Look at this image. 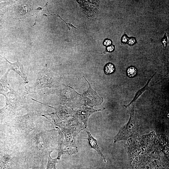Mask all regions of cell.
Returning <instances> with one entry per match:
<instances>
[{"mask_svg":"<svg viewBox=\"0 0 169 169\" xmlns=\"http://www.w3.org/2000/svg\"><path fill=\"white\" fill-rule=\"evenodd\" d=\"M6 105L5 111L13 115L22 109L27 107L24 94L15 91L13 89L5 96Z\"/></svg>","mask_w":169,"mask_h":169,"instance_id":"1","label":"cell"},{"mask_svg":"<svg viewBox=\"0 0 169 169\" xmlns=\"http://www.w3.org/2000/svg\"><path fill=\"white\" fill-rule=\"evenodd\" d=\"M139 131V125L134 109L130 114L128 122L119 130L114 138V142H117L127 139L135 136Z\"/></svg>","mask_w":169,"mask_h":169,"instance_id":"2","label":"cell"},{"mask_svg":"<svg viewBox=\"0 0 169 169\" xmlns=\"http://www.w3.org/2000/svg\"><path fill=\"white\" fill-rule=\"evenodd\" d=\"M92 90V89L90 86L87 91L85 93L90 97L84 94V98L85 97V99H85L87 101L86 103L92 106L100 104L103 101V98L99 97L97 93L93 90L91 94Z\"/></svg>","mask_w":169,"mask_h":169,"instance_id":"3","label":"cell"},{"mask_svg":"<svg viewBox=\"0 0 169 169\" xmlns=\"http://www.w3.org/2000/svg\"><path fill=\"white\" fill-rule=\"evenodd\" d=\"M0 56L4 59L9 64L10 66L9 69L13 70L20 75L23 79L25 84L28 83L29 82L27 76L24 73L23 67V64L18 61L12 63L9 61L6 58L3 57L0 55Z\"/></svg>","mask_w":169,"mask_h":169,"instance_id":"4","label":"cell"},{"mask_svg":"<svg viewBox=\"0 0 169 169\" xmlns=\"http://www.w3.org/2000/svg\"><path fill=\"white\" fill-rule=\"evenodd\" d=\"M10 71L8 69L0 79V94L4 96L13 89L10 86L8 80V75Z\"/></svg>","mask_w":169,"mask_h":169,"instance_id":"5","label":"cell"},{"mask_svg":"<svg viewBox=\"0 0 169 169\" xmlns=\"http://www.w3.org/2000/svg\"><path fill=\"white\" fill-rule=\"evenodd\" d=\"M88 134L87 138H84L88 140L89 143L92 148L95 150L97 153L100 155L103 158L105 162H106L105 158L102 153L100 148L98 145L97 140L95 139L88 131H86Z\"/></svg>","mask_w":169,"mask_h":169,"instance_id":"6","label":"cell"},{"mask_svg":"<svg viewBox=\"0 0 169 169\" xmlns=\"http://www.w3.org/2000/svg\"><path fill=\"white\" fill-rule=\"evenodd\" d=\"M52 151L49 152L48 157V161L46 169H56V165L59 160L58 158H52L50 156V153Z\"/></svg>","mask_w":169,"mask_h":169,"instance_id":"7","label":"cell"},{"mask_svg":"<svg viewBox=\"0 0 169 169\" xmlns=\"http://www.w3.org/2000/svg\"><path fill=\"white\" fill-rule=\"evenodd\" d=\"M154 74L152 76V77L148 81V82H147L146 84L142 88H141V89L136 94L135 96H134V98L133 100H132L128 105H125V106H126V107H127L128 106H129L133 102H134L137 99V98L139 97V96L145 90H146V89L148 87V85H149V82H150V81L151 80V79L152 78V77L154 76Z\"/></svg>","mask_w":169,"mask_h":169,"instance_id":"8","label":"cell"},{"mask_svg":"<svg viewBox=\"0 0 169 169\" xmlns=\"http://www.w3.org/2000/svg\"><path fill=\"white\" fill-rule=\"evenodd\" d=\"M115 70V67L114 64L111 63L107 64L104 68L105 73L106 74H109L113 73Z\"/></svg>","mask_w":169,"mask_h":169,"instance_id":"9","label":"cell"},{"mask_svg":"<svg viewBox=\"0 0 169 169\" xmlns=\"http://www.w3.org/2000/svg\"><path fill=\"white\" fill-rule=\"evenodd\" d=\"M136 69L133 67H131L128 68L126 71V74L128 77L130 78L134 77L137 73Z\"/></svg>","mask_w":169,"mask_h":169,"instance_id":"10","label":"cell"},{"mask_svg":"<svg viewBox=\"0 0 169 169\" xmlns=\"http://www.w3.org/2000/svg\"><path fill=\"white\" fill-rule=\"evenodd\" d=\"M111 43L112 42L110 40L106 39L104 40L103 44L105 46H108V45L111 44Z\"/></svg>","mask_w":169,"mask_h":169,"instance_id":"11","label":"cell"},{"mask_svg":"<svg viewBox=\"0 0 169 169\" xmlns=\"http://www.w3.org/2000/svg\"><path fill=\"white\" fill-rule=\"evenodd\" d=\"M115 49V46L113 45H111L106 48L107 51L109 52H111L113 51Z\"/></svg>","mask_w":169,"mask_h":169,"instance_id":"12","label":"cell"},{"mask_svg":"<svg viewBox=\"0 0 169 169\" xmlns=\"http://www.w3.org/2000/svg\"><path fill=\"white\" fill-rule=\"evenodd\" d=\"M136 42L135 39L134 38L130 39L128 41V44L130 46L133 45Z\"/></svg>","mask_w":169,"mask_h":169,"instance_id":"13","label":"cell"},{"mask_svg":"<svg viewBox=\"0 0 169 169\" xmlns=\"http://www.w3.org/2000/svg\"><path fill=\"white\" fill-rule=\"evenodd\" d=\"M127 38L126 36L124 35L121 38V41L123 43H125L127 41Z\"/></svg>","mask_w":169,"mask_h":169,"instance_id":"14","label":"cell"},{"mask_svg":"<svg viewBox=\"0 0 169 169\" xmlns=\"http://www.w3.org/2000/svg\"><path fill=\"white\" fill-rule=\"evenodd\" d=\"M6 110V107L5 106L4 107L0 109V114L4 113Z\"/></svg>","mask_w":169,"mask_h":169,"instance_id":"15","label":"cell"},{"mask_svg":"<svg viewBox=\"0 0 169 169\" xmlns=\"http://www.w3.org/2000/svg\"></svg>","mask_w":169,"mask_h":169,"instance_id":"16","label":"cell"}]
</instances>
